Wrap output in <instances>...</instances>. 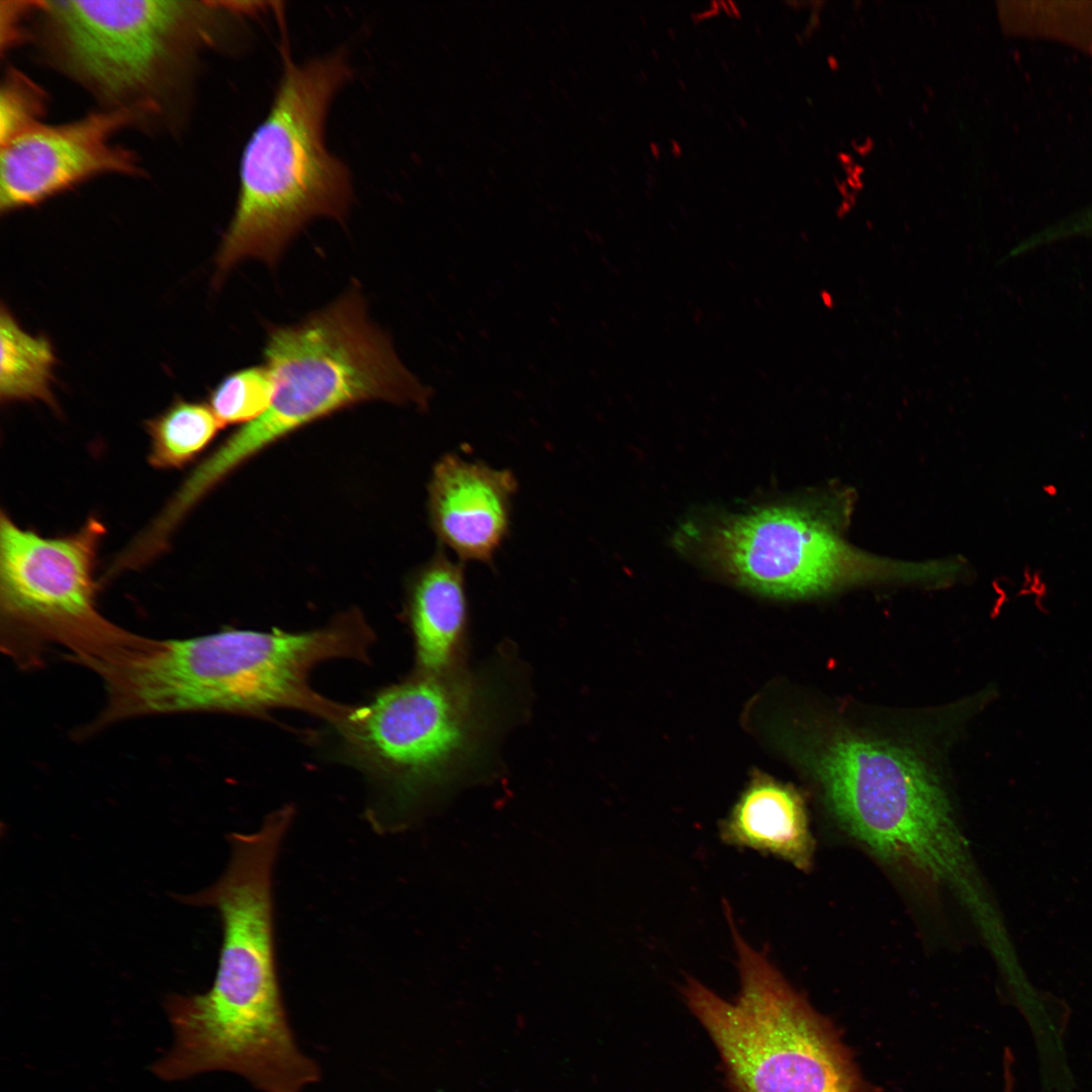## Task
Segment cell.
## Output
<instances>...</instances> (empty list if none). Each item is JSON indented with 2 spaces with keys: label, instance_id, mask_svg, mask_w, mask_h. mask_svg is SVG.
Here are the masks:
<instances>
[{
  "label": "cell",
  "instance_id": "obj_6",
  "mask_svg": "<svg viewBox=\"0 0 1092 1092\" xmlns=\"http://www.w3.org/2000/svg\"><path fill=\"white\" fill-rule=\"evenodd\" d=\"M740 992L726 1001L688 978L685 1001L714 1042L732 1092H877L840 1029L730 924Z\"/></svg>",
  "mask_w": 1092,
  "mask_h": 1092
},
{
  "label": "cell",
  "instance_id": "obj_20",
  "mask_svg": "<svg viewBox=\"0 0 1092 1092\" xmlns=\"http://www.w3.org/2000/svg\"><path fill=\"white\" fill-rule=\"evenodd\" d=\"M1012 1055L1006 1051L1004 1057V1092H1013Z\"/></svg>",
  "mask_w": 1092,
  "mask_h": 1092
},
{
  "label": "cell",
  "instance_id": "obj_19",
  "mask_svg": "<svg viewBox=\"0 0 1092 1092\" xmlns=\"http://www.w3.org/2000/svg\"><path fill=\"white\" fill-rule=\"evenodd\" d=\"M1079 236H1092V210L1038 233L1031 238V244L1036 248L1058 240Z\"/></svg>",
  "mask_w": 1092,
  "mask_h": 1092
},
{
  "label": "cell",
  "instance_id": "obj_15",
  "mask_svg": "<svg viewBox=\"0 0 1092 1092\" xmlns=\"http://www.w3.org/2000/svg\"><path fill=\"white\" fill-rule=\"evenodd\" d=\"M2 401L40 400L57 410L52 383L56 355L51 342L24 331L4 305L0 313Z\"/></svg>",
  "mask_w": 1092,
  "mask_h": 1092
},
{
  "label": "cell",
  "instance_id": "obj_13",
  "mask_svg": "<svg viewBox=\"0 0 1092 1092\" xmlns=\"http://www.w3.org/2000/svg\"><path fill=\"white\" fill-rule=\"evenodd\" d=\"M463 564L438 552L413 577L407 618L416 670L446 674L462 669L468 625Z\"/></svg>",
  "mask_w": 1092,
  "mask_h": 1092
},
{
  "label": "cell",
  "instance_id": "obj_2",
  "mask_svg": "<svg viewBox=\"0 0 1092 1092\" xmlns=\"http://www.w3.org/2000/svg\"><path fill=\"white\" fill-rule=\"evenodd\" d=\"M374 640L372 629L356 612L302 632L226 629L162 640L138 635L92 666L106 699L90 728L96 731L148 715H259L278 708L299 710L334 726L351 705L317 694L309 674L329 659L369 661Z\"/></svg>",
  "mask_w": 1092,
  "mask_h": 1092
},
{
  "label": "cell",
  "instance_id": "obj_8",
  "mask_svg": "<svg viewBox=\"0 0 1092 1092\" xmlns=\"http://www.w3.org/2000/svg\"><path fill=\"white\" fill-rule=\"evenodd\" d=\"M815 769L840 824L876 855L968 905L976 897L966 842L935 778L913 753L882 741L841 736Z\"/></svg>",
  "mask_w": 1092,
  "mask_h": 1092
},
{
  "label": "cell",
  "instance_id": "obj_5",
  "mask_svg": "<svg viewBox=\"0 0 1092 1092\" xmlns=\"http://www.w3.org/2000/svg\"><path fill=\"white\" fill-rule=\"evenodd\" d=\"M32 13L52 65L105 108L152 117L242 12L232 2L133 0L33 1Z\"/></svg>",
  "mask_w": 1092,
  "mask_h": 1092
},
{
  "label": "cell",
  "instance_id": "obj_3",
  "mask_svg": "<svg viewBox=\"0 0 1092 1092\" xmlns=\"http://www.w3.org/2000/svg\"><path fill=\"white\" fill-rule=\"evenodd\" d=\"M264 358L275 384L269 407L188 475L177 490L183 506L193 508L242 462L310 422L363 401L422 408L430 397L370 322L356 286L299 323L269 327Z\"/></svg>",
  "mask_w": 1092,
  "mask_h": 1092
},
{
  "label": "cell",
  "instance_id": "obj_1",
  "mask_svg": "<svg viewBox=\"0 0 1092 1092\" xmlns=\"http://www.w3.org/2000/svg\"><path fill=\"white\" fill-rule=\"evenodd\" d=\"M293 813L287 805L269 814L258 831L230 834L223 876L185 899L217 909L223 941L210 989L166 999L174 1040L156 1062L166 1081L224 1071L261 1092H303L321 1076L295 1040L275 960L272 871Z\"/></svg>",
  "mask_w": 1092,
  "mask_h": 1092
},
{
  "label": "cell",
  "instance_id": "obj_17",
  "mask_svg": "<svg viewBox=\"0 0 1092 1092\" xmlns=\"http://www.w3.org/2000/svg\"><path fill=\"white\" fill-rule=\"evenodd\" d=\"M274 392L268 367L251 366L221 379L209 393V406L222 426L248 424L266 412Z\"/></svg>",
  "mask_w": 1092,
  "mask_h": 1092
},
{
  "label": "cell",
  "instance_id": "obj_10",
  "mask_svg": "<svg viewBox=\"0 0 1092 1092\" xmlns=\"http://www.w3.org/2000/svg\"><path fill=\"white\" fill-rule=\"evenodd\" d=\"M717 559L745 586L779 598H800L871 580H936L935 561L913 563L853 548L826 517L798 507H775L737 517L713 535Z\"/></svg>",
  "mask_w": 1092,
  "mask_h": 1092
},
{
  "label": "cell",
  "instance_id": "obj_11",
  "mask_svg": "<svg viewBox=\"0 0 1092 1092\" xmlns=\"http://www.w3.org/2000/svg\"><path fill=\"white\" fill-rule=\"evenodd\" d=\"M150 117L135 107L104 108L70 122H39L1 144V212L33 206L100 175L140 174L136 155L113 139Z\"/></svg>",
  "mask_w": 1092,
  "mask_h": 1092
},
{
  "label": "cell",
  "instance_id": "obj_4",
  "mask_svg": "<svg viewBox=\"0 0 1092 1092\" xmlns=\"http://www.w3.org/2000/svg\"><path fill=\"white\" fill-rule=\"evenodd\" d=\"M350 76L340 52L304 64L284 58L270 110L242 154L236 208L215 258L217 282L246 259L273 266L311 219L346 217L351 176L328 151L325 123Z\"/></svg>",
  "mask_w": 1092,
  "mask_h": 1092
},
{
  "label": "cell",
  "instance_id": "obj_16",
  "mask_svg": "<svg viewBox=\"0 0 1092 1092\" xmlns=\"http://www.w3.org/2000/svg\"><path fill=\"white\" fill-rule=\"evenodd\" d=\"M223 426L209 405L176 397L145 422L151 445L148 462L157 469H182L212 441Z\"/></svg>",
  "mask_w": 1092,
  "mask_h": 1092
},
{
  "label": "cell",
  "instance_id": "obj_12",
  "mask_svg": "<svg viewBox=\"0 0 1092 1092\" xmlns=\"http://www.w3.org/2000/svg\"><path fill=\"white\" fill-rule=\"evenodd\" d=\"M517 485L511 470L445 454L428 489L430 523L439 542L461 562L491 564L510 532Z\"/></svg>",
  "mask_w": 1092,
  "mask_h": 1092
},
{
  "label": "cell",
  "instance_id": "obj_7",
  "mask_svg": "<svg viewBox=\"0 0 1092 1092\" xmlns=\"http://www.w3.org/2000/svg\"><path fill=\"white\" fill-rule=\"evenodd\" d=\"M464 669L415 671L350 707L334 727L342 757L397 809L415 804L478 763L495 733L494 692Z\"/></svg>",
  "mask_w": 1092,
  "mask_h": 1092
},
{
  "label": "cell",
  "instance_id": "obj_9",
  "mask_svg": "<svg viewBox=\"0 0 1092 1092\" xmlns=\"http://www.w3.org/2000/svg\"><path fill=\"white\" fill-rule=\"evenodd\" d=\"M104 534V524L89 517L73 533L46 537L1 512V647L20 667L39 666L53 645L86 666L133 636L98 610L95 569Z\"/></svg>",
  "mask_w": 1092,
  "mask_h": 1092
},
{
  "label": "cell",
  "instance_id": "obj_18",
  "mask_svg": "<svg viewBox=\"0 0 1092 1092\" xmlns=\"http://www.w3.org/2000/svg\"><path fill=\"white\" fill-rule=\"evenodd\" d=\"M47 100L38 85L18 70L9 68L0 92L1 144L41 122Z\"/></svg>",
  "mask_w": 1092,
  "mask_h": 1092
},
{
  "label": "cell",
  "instance_id": "obj_14",
  "mask_svg": "<svg viewBox=\"0 0 1092 1092\" xmlns=\"http://www.w3.org/2000/svg\"><path fill=\"white\" fill-rule=\"evenodd\" d=\"M724 842L781 857L809 871L814 840L801 796L768 777L754 778L723 821Z\"/></svg>",
  "mask_w": 1092,
  "mask_h": 1092
}]
</instances>
